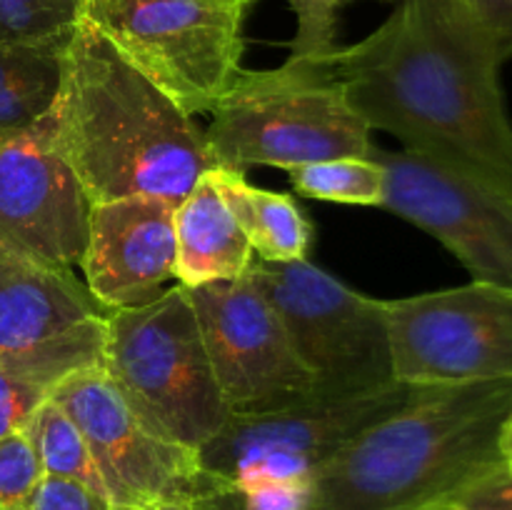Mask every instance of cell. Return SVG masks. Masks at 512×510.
Returning a JSON list of instances; mask_svg holds the SVG:
<instances>
[{
	"label": "cell",
	"instance_id": "obj_1",
	"mask_svg": "<svg viewBox=\"0 0 512 510\" xmlns=\"http://www.w3.org/2000/svg\"><path fill=\"white\" fill-rule=\"evenodd\" d=\"M323 63L370 130L512 198L503 60L465 0H398L378 30Z\"/></svg>",
	"mask_w": 512,
	"mask_h": 510
},
{
	"label": "cell",
	"instance_id": "obj_2",
	"mask_svg": "<svg viewBox=\"0 0 512 510\" xmlns=\"http://www.w3.org/2000/svg\"><path fill=\"white\" fill-rule=\"evenodd\" d=\"M53 138L90 203H180L218 168L205 130L80 15L63 53Z\"/></svg>",
	"mask_w": 512,
	"mask_h": 510
},
{
	"label": "cell",
	"instance_id": "obj_3",
	"mask_svg": "<svg viewBox=\"0 0 512 510\" xmlns=\"http://www.w3.org/2000/svg\"><path fill=\"white\" fill-rule=\"evenodd\" d=\"M512 378L418 385L313 475L308 510H443L505 473Z\"/></svg>",
	"mask_w": 512,
	"mask_h": 510
},
{
	"label": "cell",
	"instance_id": "obj_4",
	"mask_svg": "<svg viewBox=\"0 0 512 510\" xmlns=\"http://www.w3.org/2000/svg\"><path fill=\"white\" fill-rule=\"evenodd\" d=\"M370 133L323 60L288 58L275 70H243L213 108L205 140L218 168L293 170L345 155L373 158Z\"/></svg>",
	"mask_w": 512,
	"mask_h": 510
},
{
	"label": "cell",
	"instance_id": "obj_5",
	"mask_svg": "<svg viewBox=\"0 0 512 510\" xmlns=\"http://www.w3.org/2000/svg\"><path fill=\"white\" fill-rule=\"evenodd\" d=\"M103 370L140 423L200 450L230 420L183 285L105 318Z\"/></svg>",
	"mask_w": 512,
	"mask_h": 510
},
{
	"label": "cell",
	"instance_id": "obj_6",
	"mask_svg": "<svg viewBox=\"0 0 512 510\" xmlns=\"http://www.w3.org/2000/svg\"><path fill=\"white\" fill-rule=\"evenodd\" d=\"M248 0H83L80 15L188 115L213 113L243 75Z\"/></svg>",
	"mask_w": 512,
	"mask_h": 510
},
{
	"label": "cell",
	"instance_id": "obj_7",
	"mask_svg": "<svg viewBox=\"0 0 512 510\" xmlns=\"http://www.w3.org/2000/svg\"><path fill=\"white\" fill-rule=\"evenodd\" d=\"M248 275L283 320L295 355L315 378V395L338 398L398 383L383 300L355 293L305 258H253Z\"/></svg>",
	"mask_w": 512,
	"mask_h": 510
},
{
	"label": "cell",
	"instance_id": "obj_8",
	"mask_svg": "<svg viewBox=\"0 0 512 510\" xmlns=\"http://www.w3.org/2000/svg\"><path fill=\"white\" fill-rule=\"evenodd\" d=\"M418 385L393 383L355 395H315L258 415H230L198 450L205 473L233 488L263 480H313L338 450L413 398Z\"/></svg>",
	"mask_w": 512,
	"mask_h": 510
},
{
	"label": "cell",
	"instance_id": "obj_9",
	"mask_svg": "<svg viewBox=\"0 0 512 510\" xmlns=\"http://www.w3.org/2000/svg\"><path fill=\"white\" fill-rule=\"evenodd\" d=\"M395 380L458 385L512 378V290L490 283L383 300Z\"/></svg>",
	"mask_w": 512,
	"mask_h": 510
},
{
	"label": "cell",
	"instance_id": "obj_10",
	"mask_svg": "<svg viewBox=\"0 0 512 510\" xmlns=\"http://www.w3.org/2000/svg\"><path fill=\"white\" fill-rule=\"evenodd\" d=\"M50 398L83 433L115 508L195 500L223 480L205 473L198 450L145 428L103 368H85L55 385Z\"/></svg>",
	"mask_w": 512,
	"mask_h": 510
},
{
	"label": "cell",
	"instance_id": "obj_11",
	"mask_svg": "<svg viewBox=\"0 0 512 510\" xmlns=\"http://www.w3.org/2000/svg\"><path fill=\"white\" fill-rule=\"evenodd\" d=\"M205 350L233 415H258L315 398V378L283 320L248 273L185 288Z\"/></svg>",
	"mask_w": 512,
	"mask_h": 510
},
{
	"label": "cell",
	"instance_id": "obj_12",
	"mask_svg": "<svg viewBox=\"0 0 512 510\" xmlns=\"http://www.w3.org/2000/svg\"><path fill=\"white\" fill-rule=\"evenodd\" d=\"M383 208L433 235L478 283L512 290V198L410 150H373Z\"/></svg>",
	"mask_w": 512,
	"mask_h": 510
},
{
	"label": "cell",
	"instance_id": "obj_13",
	"mask_svg": "<svg viewBox=\"0 0 512 510\" xmlns=\"http://www.w3.org/2000/svg\"><path fill=\"white\" fill-rule=\"evenodd\" d=\"M90 208L53 138V110L0 140V245L40 265L73 270L88 245Z\"/></svg>",
	"mask_w": 512,
	"mask_h": 510
},
{
	"label": "cell",
	"instance_id": "obj_14",
	"mask_svg": "<svg viewBox=\"0 0 512 510\" xmlns=\"http://www.w3.org/2000/svg\"><path fill=\"white\" fill-rule=\"evenodd\" d=\"M175 208L153 195L93 203L80 268L85 288L108 313L153 303L175 278Z\"/></svg>",
	"mask_w": 512,
	"mask_h": 510
},
{
	"label": "cell",
	"instance_id": "obj_15",
	"mask_svg": "<svg viewBox=\"0 0 512 510\" xmlns=\"http://www.w3.org/2000/svg\"><path fill=\"white\" fill-rule=\"evenodd\" d=\"M108 318L73 270L40 265L0 245V355L30 353Z\"/></svg>",
	"mask_w": 512,
	"mask_h": 510
},
{
	"label": "cell",
	"instance_id": "obj_16",
	"mask_svg": "<svg viewBox=\"0 0 512 510\" xmlns=\"http://www.w3.org/2000/svg\"><path fill=\"white\" fill-rule=\"evenodd\" d=\"M175 238V278L183 288L240 278L253 263L250 240L225 205L210 170L175 208Z\"/></svg>",
	"mask_w": 512,
	"mask_h": 510
},
{
	"label": "cell",
	"instance_id": "obj_17",
	"mask_svg": "<svg viewBox=\"0 0 512 510\" xmlns=\"http://www.w3.org/2000/svg\"><path fill=\"white\" fill-rule=\"evenodd\" d=\"M105 318L70 338L18 355H0V438L25 428L55 385L85 368H103Z\"/></svg>",
	"mask_w": 512,
	"mask_h": 510
},
{
	"label": "cell",
	"instance_id": "obj_18",
	"mask_svg": "<svg viewBox=\"0 0 512 510\" xmlns=\"http://www.w3.org/2000/svg\"><path fill=\"white\" fill-rule=\"evenodd\" d=\"M210 175L258 260L280 263L308 255L313 228L290 195L255 188L245 180L243 170L213 168Z\"/></svg>",
	"mask_w": 512,
	"mask_h": 510
},
{
	"label": "cell",
	"instance_id": "obj_19",
	"mask_svg": "<svg viewBox=\"0 0 512 510\" xmlns=\"http://www.w3.org/2000/svg\"><path fill=\"white\" fill-rule=\"evenodd\" d=\"M65 45H0V140L25 133L53 110Z\"/></svg>",
	"mask_w": 512,
	"mask_h": 510
},
{
	"label": "cell",
	"instance_id": "obj_20",
	"mask_svg": "<svg viewBox=\"0 0 512 510\" xmlns=\"http://www.w3.org/2000/svg\"><path fill=\"white\" fill-rule=\"evenodd\" d=\"M23 433L28 435L30 445L38 455L43 475L75 480V483H83L85 488L110 498L83 433L53 398L35 408Z\"/></svg>",
	"mask_w": 512,
	"mask_h": 510
},
{
	"label": "cell",
	"instance_id": "obj_21",
	"mask_svg": "<svg viewBox=\"0 0 512 510\" xmlns=\"http://www.w3.org/2000/svg\"><path fill=\"white\" fill-rule=\"evenodd\" d=\"M295 193L315 200L348 205L383 203L385 173L375 158H330L320 163H305L288 170Z\"/></svg>",
	"mask_w": 512,
	"mask_h": 510
},
{
	"label": "cell",
	"instance_id": "obj_22",
	"mask_svg": "<svg viewBox=\"0 0 512 510\" xmlns=\"http://www.w3.org/2000/svg\"><path fill=\"white\" fill-rule=\"evenodd\" d=\"M83 0H0V45L65 43Z\"/></svg>",
	"mask_w": 512,
	"mask_h": 510
},
{
	"label": "cell",
	"instance_id": "obj_23",
	"mask_svg": "<svg viewBox=\"0 0 512 510\" xmlns=\"http://www.w3.org/2000/svg\"><path fill=\"white\" fill-rule=\"evenodd\" d=\"M295 13L298 28L290 43V60L320 63L338 50V13L353 0H285Z\"/></svg>",
	"mask_w": 512,
	"mask_h": 510
},
{
	"label": "cell",
	"instance_id": "obj_24",
	"mask_svg": "<svg viewBox=\"0 0 512 510\" xmlns=\"http://www.w3.org/2000/svg\"><path fill=\"white\" fill-rule=\"evenodd\" d=\"M43 468L23 430L0 438V510H25Z\"/></svg>",
	"mask_w": 512,
	"mask_h": 510
},
{
	"label": "cell",
	"instance_id": "obj_25",
	"mask_svg": "<svg viewBox=\"0 0 512 510\" xmlns=\"http://www.w3.org/2000/svg\"><path fill=\"white\" fill-rule=\"evenodd\" d=\"M25 510H120L113 500L95 490L85 488L83 483L65 478L43 475L38 488L30 495Z\"/></svg>",
	"mask_w": 512,
	"mask_h": 510
},
{
	"label": "cell",
	"instance_id": "obj_26",
	"mask_svg": "<svg viewBox=\"0 0 512 510\" xmlns=\"http://www.w3.org/2000/svg\"><path fill=\"white\" fill-rule=\"evenodd\" d=\"M313 480H263L240 488L245 510H308Z\"/></svg>",
	"mask_w": 512,
	"mask_h": 510
},
{
	"label": "cell",
	"instance_id": "obj_27",
	"mask_svg": "<svg viewBox=\"0 0 512 510\" xmlns=\"http://www.w3.org/2000/svg\"><path fill=\"white\" fill-rule=\"evenodd\" d=\"M500 60L512 58V0H465Z\"/></svg>",
	"mask_w": 512,
	"mask_h": 510
},
{
	"label": "cell",
	"instance_id": "obj_28",
	"mask_svg": "<svg viewBox=\"0 0 512 510\" xmlns=\"http://www.w3.org/2000/svg\"><path fill=\"white\" fill-rule=\"evenodd\" d=\"M460 510H512V475L488 480L458 503Z\"/></svg>",
	"mask_w": 512,
	"mask_h": 510
},
{
	"label": "cell",
	"instance_id": "obj_29",
	"mask_svg": "<svg viewBox=\"0 0 512 510\" xmlns=\"http://www.w3.org/2000/svg\"><path fill=\"white\" fill-rule=\"evenodd\" d=\"M195 510H245L243 495L233 485H218V488L208 490L205 495L193 500Z\"/></svg>",
	"mask_w": 512,
	"mask_h": 510
},
{
	"label": "cell",
	"instance_id": "obj_30",
	"mask_svg": "<svg viewBox=\"0 0 512 510\" xmlns=\"http://www.w3.org/2000/svg\"><path fill=\"white\" fill-rule=\"evenodd\" d=\"M503 458H505V473L512 475V415L503 433Z\"/></svg>",
	"mask_w": 512,
	"mask_h": 510
},
{
	"label": "cell",
	"instance_id": "obj_31",
	"mask_svg": "<svg viewBox=\"0 0 512 510\" xmlns=\"http://www.w3.org/2000/svg\"><path fill=\"white\" fill-rule=\"evenodd\" d=\"M138 510H195V505L193 500H178V503H155V505H148V508H138Z\"/></svg>",
	"mask_w": 512,
	"mask_h": 510
},
{
	"label": "cell",
	"instance_id": "obj_32",
	"mask_svg": "<svg viewBox=\"0 0 512 510\" xmlns=\"http://www.w3.org/2000/svg\"><path fill=\"white\" fill-rule=\"evenodd\" d=\"M443 510H460L458 505H450V508H443Z\"/></svg>",
	"mask_w": 512,
	"mask_h": 510
},
{
	"label": "cell",
	"instance_id": "obj_33",
	"mask_svg": "<svg viewBox=\"0 0 512 510\" xmlns=\"http://www.w3.org/2000/svg\"><path fill=\"white\" fill-rule=\"evenodd\" d=\"M248 3H250V5H253V3H255V0H248Z\"/></svg>",
	"mask_w": 512,
	"mask_h": 510
}]
</instances>
